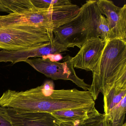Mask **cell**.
Returning a JSON list of instances; mask_svg holds the SVG:
<instances>
[{
    "label": "cell",
    "instance_id": "obj_1",
    "mask_svg": "<svg viewBox=\"0 0 126 126\" xmlns=\"http://www.w3.org/2000/svg\"><path fill=\"white\" fill-rule=\"evenodd\" d=\"M92 73L89 91L94 101L100 93L104 96L112 90H126V42L117 39L106 41Z\"/></svg>",
    "mask_w": 126,
    "mask_h": 126
},
{
    "label": "cell",
    "instance_id": "obj_2",
    "mask_svg": "<svg viewBox=\"0 0 126 126\" xmlns=\"http://www.w3.org/2000/svg\"><path fill=\"white\" fill-rule=\"evenodd\" d=\"M97 0H87L78 14L53 32L54 40L68 48H79L88 40L99 37L97 24L100 15Z\"/></svg>",
    "mask_w": 126,
    "mask_h": 126
},
{
    "label": "cell",
    "instance_id": "obj_3",
    "mask_svg": "<svg viewBox=\"0 0 126 126\" xmlns=\"http://www.w3.org/2000/svg\"><path fill=\"white\" fill-rule=\"evenodd\" d=\"M53 33L36 26H0V50L16 51L48 45Z\"/></svg>",
    "mask_w": 126,
    "mask_h": 126
},
{
    "label": "cell",
    "instance_id": "obj_4",
    "mask_svg": "<svg viewBox=\"0 0 126 126\" xmlns=\"http://www.w3.org/2000/svg\"><path fill=\"white\" fill-rule=\"evenodd\" d=\"M63 20L62 14L58 8L40 9L35 7L19 13L0 15V26H38L53 33L61 26Z\"/></svg>",
    "mask_w": 126,
    "mask_h": 126
},
{
    "label": "cell",
    "instance_id": "obj_5",
    "mask_svg": "<svg viewBox=\"0 0 126 126\" xmlns=\"http://www.w3.org/2000/svg\"><path fill=\"white\" fill-rule=\"evenodd\" d=\"M72 57L63 58V62H51L48 59L32 58L25 61L38 72L53 80H70L84 91L90 90V85L77 75L74 67Z\"/></svg>",
    "mask_w": 126,
    "mask_h": 126
},
{
    "label": "cell",
    "instance_id": "obj_6",
    "mask_svg": "<svg viewBox=\"0 0 126 126\" xmlns=\"http://www.w3.org/2000/svg\"><path fill=\"white\" fill-rule=\"evenodd\" d=\"M97 3L101 14L107 17L110 30V40L126 42V4L119 7L109 0H99Z\"/></svg>",
    "mask_w": 126,
    "mask_h": 126
},
{
    "label": "cell",
    "instance_id": "obj_7",
    "mask_svg": "<svg viewBox=\"0 0 126 126\" xmlns=\"http://www.w3.org/2000/svg\"><path fill=\"white\" fill-rule=\"evenodd\" d=\"M68 51V48L54 41L41 47L16 51L0 50V63L11 62L13 64L25 62L32 58H42L49 54H58Z\"/></svg>",
    "mask_w": 126,
    "mask_h": 126
},
{
    "label": "cell",
    "instance_id": "obj_8",
    "mask_svg": "<svg viewBox=\"0 0 126 126\" xmlns=\"http://www.w3.org/2000/svg\"><path fill=\"white\" fill-rule=\"evenodd\" d=\"M105 43L99 37L88 40L72 58L74 67L93 72L98 64Z\"/></svg>",
    "mask_w": 126,
    "mask_h": 126
},
{
    "label": "cell",
    "instance_id": "obj_9",
    "mask_svg": "<svg viewBox=\"0 0 126 126\" xmlns=\"http://www.w3.org/2000/svg\"><path fill=\"white\" fill-rule=\"evenodd\" d=\"M3 108L14 126H59L60 123L50 113Z\"/></svg>",
    "mask_w": 126,
    "mask_h": 126
},
{
    "label": "cell",
    "instance_id": "obj_10",
    "mask_svg": "<svg viewBox=\"0 0 126 126\" xmlns=\"http://www.w3.org/2000/svg\"><path fill=\"white\" fill-rule=\"evenodd\" d=\"M59 126H111L104 113H99L95 108L87 118L70 122H60Z\"/></svg>",
    "mask_w": 126,
    "mask_h": 126
},
{
    "label": "cell",
    "instance_id": "obj_11",
    "mask_svg": "<svg viewBox=\"0 0 126 126\" xmlns=\"http://www.w3.org/2000/svg\"><path fill=\"white\" fill-rule=\"evenodd\" d=\"M94 108L69 109L54 112L51 113L60 122H70L87 118Z\"/></svg>",
    "mask_w": 126,
    "mask_h": 126
},
{
    "label": "cell",
    "instance_id": "obj_12",
    "mask_svg": "<svg viewBox=\"0 0 126 126\" xmlns=\"http://www.w3.org/2000/svg\"><path fill=\"white\" fill-rule=\"evenodd\" d=\"M35 7L31 0H0V12L9 14L28 11Z\"/></svg>",
    "mask_w": 126,
    "mask_h": 126
},
{
    "label": "cell",
    "instance_id": "obj_13",
    "mask_svg": "<svg viewBox=\"0 0 126 126\" xmlns=\"http://www.w3.org/2000/svg\"><path fill=\"white\" fill-rule=\"evenodd\" d=\"M126 112V96L106 116L111 126H123Z\"/></svg>",
    "mask_w": 126,
    "mask_h": 126
},
{
    "label": "cell",
    "instance_id": "obj_14",
    "mask_svg": "<svg viewBox=\"0 0 126 126\" xmlns=\"http://www.w3.org/2000/svg\"><path fill=\"white\" fill-rule=\"evenodd\" d=\"M126 96V90L115 89L109 92L104 96V113L107 116Z\"/></svg>",
    "mask_w": 126,
    "mask_h": 126
},
{
    "label": "cell",
    "instance_id": "obj_15",
    "mask_svg": "<svg viewBox=\"0 0 126 126\" xmlns=\"http://www.w3.org/2000/svg\"><path fill=\"white\" fill-rule=\"evenodd\" d=\"M36 8L48 9L72 4L69 0H31Z\"/></svg>",
    "mask_w": 126,
    "mask_h": 126
},
{
    "label": "cell",
    "instance_id": "obj_16",
    "mask_svg": "<svg viewBox=\"0 0 126 126\" xmlns=\"http://www.w3.org/2000/svg\"><path fill=\"white\" fill-rule=\"evenodd\" d=\"M97 32L99 37L106 41L110 40V30L106 18L101 15L99 18L97 24Z\"/></svg>",
    "mask_w": 126,
    "mask_h": 126
},
{
    "label": "cell",
    "instance_id": "obj_17",
    "mask_svg": "<svg viewBox=\"0 0 126 126\" xmlns=\"http://www.w3.org/2000/svg\"><path fill=\"white\" fill-rule=\"evenodd\" d=\"M0 126H14L4 108L0 107Z\"/></svg>",
    "mask_w": 126,
    "mask_h": 126
},
{
    "label": "cell",
    "instance_id": "obj_18",
    "mask_svg": "<svg viewBox=\"0 0 126 126\" xmlns=\"http://www.w3.org/2000/svg\"><path fill=\"white\" fill-rule=\"evenodd\" d=\"M43 59H48L51 62H58L63 59L62 56L60 54H49L47 56L43 57Z\"/></svg>",
    "mask_w": 126,
    "mask_h": 126
},
{
    "label": "cell",
    "instance_id": "obj_19",
    "mask_svg": "<svg viewBox=\"0 0 126 126\" xmlns=\"http://www.w3.org/2000/svg\"><path fill=\"white\" fill-rule=\"evenodd\" d=\"M123 126H126V123H125L123 125Z\"/></svg>",
    "mask_w": 126,
    "mask_h": 126
}]
</instances>
